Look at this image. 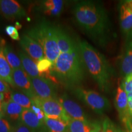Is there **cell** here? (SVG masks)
Wrapping results in <instances>:
<instances>
[{"label":"cell","instance_id":"cell-12","mask_svg":"<svg viewBox=\"0 0 132 132\" xmlns=\"http://www.w3.org/2000/svg\"><path fill=\"white\" fill-rule=\"evenodd\" d=\"M119 18L120 29L125 39L132 37V11L120 1L119 4Z\"/></svg>","mask_w":132,"mask_h":132},{"label":"cell","instance_id":"cell-26","mask_svg":"<svg viewBox=\"0 0 132 132\" xmlns=\"http://www.w3.org/2000/svg\"><path fill=\"white\" fill-rule=\"evenodd\" d=\"M5 32L13 40H20L19 31L15 28V26L13 25L7 26L5 28Z\"/></svg>","mask_w":132,"mask_h":132},{"label":"cell","instance_id":"cell-27","mask_svg":"<svg viewBox=\"0 0 132 132\" xmlns=\"http://www.w3.org/2000/svg\"><path fill=\"white\" fill-rule=\"evenodd\" d=\"M121 85L126 93L132 92V74L123 78Z\"/></svg>","mask_w":132,"mask_h":132},{"label":"cell","instance_id":"cell-31","mask_svg":"<svg viewBox=\"0 0 132 132\" xmlns=\"http://www.w3.org/2000/svg\"><path fill=\"white\" fill-rule=\"evenodd\" d=\"M12 132H32L31 130L26 127L25 125L23 124L22 123H19V125H16L15 127L12 129Z\"/></svg>","mask_w":132,"mask_h":132},{"label":"cell","instance_id":"cell-16","mask_svg":"<svg viewBox=\"0 0 132 132\" xmlns=\"http://www.w3.org/2000/svg\"><path fill=\"white\" fill-rule=\"evenodd\" d=\"M21 122L29 128L32 132H36L42 129L45 124L44 120H41L31 109H24L21 113Z\"/></svg>","mask_w":132,"mask_h":132},{"label":"cell","instance_id":"cell-5","mask_svg":"<svg viewBox=\"0 0 132 132\" xmlns=\"http://www.w3.org/2000/svg\"><path fill=\"white\" fill-rule=\"evenodd\" d=\"M73 94L97 114H102L111 108L108 99L93 90L77 87L74 88Z\"/></svg>","mask_w":132,"mask_h":132},{"label":"cell","instance_id":"cell-35","mask_svg":"<svg viewBox=\"0 0 132 132\" xmlns=\"http://www.w3.org/2000/svg\"><path fill=\"white\" fill-rule=\"evenodd\" d=\"M21 26L19 24V23H15V28L16 29H18L21 28Z\"/></svg>","mask_w":132,"mask_h":132},{"label":"cell","instance_id":"cell-22","mask_svg":"<svg viewBox=\"0 0 132 132\" xmlns=\"http://www.w3.org/2000/svg\"><path fill=\"white\" fill-rule=\"evenodd\" d=\"M44 122L48 132H67L68 124L61 119L45 118Z\"/></svg>","mask_w":132,"mask_h":132},{"label":"cell","instance_id":"cell-8","mask_svg":"<svg viewBox=\"0 0 132 132\" xmlns=\"http://www.w3.org/2000/svg\"><path fill=\"white\" fill-rule=\"evenodd\" d=\"M0 14L9 20L21 19L27 16L22 6L15 0H0Z\"/></svg>","mask_w":132,"mask_h":132},{"label":"cell","instance_id":"cell-4","mask_svg":"<svg viewBox=\"0 0 132 132\" xmlns=\"http://www.w3.org/2000/svg\"><path fill=\"white\" fill-rule=\"evenodd\" d=\"M27 35L42 46L45 57L54 64L61 53L57 46L55 26L42 21L29 29Z\"/></svg>","mask_w":132,"mask_h":132},{"label":"cell","instance_id":"cell-9","mask_svg":"<svg viewBox=\"0 0 132 132\" xmlns=\"http://www.w3.org/2000/svg\"><path fill=\"white\" fill-rule=\"evenodd\" d=\"M12 81L14 86L19 88L31 100L36 97L33 90L31 77L23 69L12 70Z\"/></svg>","mask_w":132,"mask_h":132},{"label":"cell","instance_id":"cell-34","mask_svg":"<svg viewBox=\"0 0 132 132\" xmlns=\"http://www.w3.org/2000/svg\"><path fill=\"white\" fill-rule=\"evenodd\" d=\"M94 132H103V130H102V126L100 127L98 129H97V130H95V131Z\"/></svg>","mask_w":132,"mask_h":132},{"label":"cell","instance_id":"cell-6","mask_svg":"<svg viewBox=\"0 0 132 132\" xmlns=\"http://www.w3.org/2000/svg\"><path fill=\"white\" fill-rule=\"evenodd\" d=\"M32 103L42 109L45 118L49 119H59L69 124L70 119L67 116L61 104L56 98L41 99L36 97L32 100Z\"/></svg>","mask_w":132,"mask_h":132},{"label":"cell","instance_id":"cell-2","mask_svg":"<svg viewBox=\"0 0 132 132\" xmlns=\"http://www.w3.org/2000/svg\"><path fill=\"white\" fill-rule=\"evenodd\" d=\"M82 62L100 89L108 92L111 89L114 70L102 53L85 40L77 41Z\"/></svg>","mask_w":132,"mask_h":132},{"label":"cell","instance_id":"cell-15","mask_svg":"<svg viewBox=\"0 0 132 132\" xmlns=\"http://www.w3.org/2000/svg\"><path fill=\"white\" fill-rule=\"evenodd\" d=\"M57 46L61 53L73 52L78 49L77 42H75L66 32L59 27H56Z\"/></svg>","mask_w":132,"mask_h":132},{"label":"cell","instance_id":"cell-24","mask_svg":"<svg viewBox=\"0 0 132 132\" xmlns=\"http://www.w3.org/2000/svg\"><path fill=\"white\" fill-rule=\"evenodd\" d=\"M3 52H4V56L7 59L8 63L9 64L12 70L23 69L20 57H18L8 46L3 47Z\"/></svg>","mask_w":132,"mask_h":132},{"label":"cell","instance_id":"cell-20","mask_svg":"<svg viewBox=\"0 0 132 132\" xmlns=\"http://www.w3.org/2000/svg\"><path fill=\"white\" fill-rule=\"evenodd\" d=\"M12 69L5 57L3 47L0 48V78L7 82L9 85L14 86L12 81Z\"/></svg>","mask_w":132,"mask_h":132},{"label":"cell","instance_id":"cell-19","mask_svg":"<svg viewBox=\"0 0 132 132\" xmlns=\"http://www.w3.org/2000/svg\"><path fill=\"white\" fill-rule=\"evenodd\" d=\"M19 57L22 64L23 69L31 78L40 77V73L38 71L37 67V62L22 52H19Z\"/></svg>","mask_w":132,"mask_h":132},{"label":"cell","instance_id":"cell-36","mask_svg":"<svg viewBox=\"0 0 132 132\" xmlns=\"http://www.w3.org/2000/svg\"><path fill=\"white\" fill-rule=\"evenodd\" d=\"M119 132H127V131H123V130H121V129H120V130H119Z\"/></svg>","mask_w":132,"mask_h":132},{"label":"cell","instance_id":"cell-13","mask_svg":"<svg viewBox=\"0 0 132 132\" xmlns=\"http://www.w3.org/2000/svg\"><path fill=\"white\" fill-rule=\"evenodd\" d=\"M114 104L119 116L120 120L125 124L130 120L128 113L127 94L123 89L121 84L119 83L116 94Z\"/></svg>","mask_w":132,"mask_h":132},{"label":"cell","instance_id":"cell-32","mask_svg":"<svg viewBox=\"0 0 132 132\" xmlns=\"http://www.w3.org/2000/svg\"><path fill=\"white\" fill-rule=\"evenodd\" d=\"M122 3L128 9L132 11V0H127V1H122Z\"/></svg>","mask_w":132,"mask_h":132},{"label":"cell","instance_id":"cell-10","mask_svg":"<svg viewBox=\"0 0 132 132\" xmlns=\"http://www.w3.org/2000/svg\"><path fill=\"white\" fill-rule=\"evenodd\" d=\"M58 100L61 104L65 114L70 119L80 120L83 121L88 120L80 105L69 98L67 95H62L59 97Z\"/></svg>","mask_w":132,"mask_h":132},{"label":"cell","instance_id":"cell-28","mask_svg":"<svg viewBox=\"0 0 132 132\" xmlns=\"http://www.w3.org/2000/svg\"><path fill=\"white\" fill-rule=\"evenodd\" d=\"M12 129L7 120L0 118V132H12Z\"/></svg>","mask_w":132,"mask_h":132},{"label":"cell","instance_id":"cell-18","mask_svg":"<svg viewBox=\"0 0 132 132\" xmlns=\"http://www.w3.org/2000/svg\"><path fill=\"white\" fill-rule=\"evenodd\" d=\"M64 1L62 0H46L42 2L43 12L48 15L58 16L63 9Z\"/></svg>","mask_w":132,"mask_h":132},{"label":"cell","instance_id":"cell-11","mask_svg":"<svg viewBox=\"0 0 132 132\" xmlns=\"http://www.w3.org/2000/svg\"><path fill=\"white\" fill-rule=\"evenodd\" d=\"M20 44L29 56L35 62H37L45 57L44 51L42 46L27 34L22 36Z\"/></svg>","mask_w":132,"mask_h":132},{"label":"cell","instance_id":"cell-21","mask_svg":"<svg viewBox=\"0 0 132 132\" xmlns=\"http://www.w3.org/2000/svg\"><path fill=\"white\" fill-rule=\"evenodd\" d=\"M24 109L11 99L3 103V114H6L11 120H16L20 119L22 112Z\"/></svg>","mask_w":132,"mask_h":132},{"label":"cell","instance_id":"cell-25","mask_svg":"<svg viewBox=\"0 0 132 132\" xmlns=\"http://www.w3.org/2000/svg\"><path fill=\"white\" fill-rule=\"evenodd\" d=\"M53 64L49 59L44 57L37 62V67L39 73H45L51 70Z\"/></svg>","mask_w":132,"mask_h":132},{"label":"cell","instance_id":"cell-33","mask_svg":"<svg viewBox=\"0 0 132 132\" xmlns=\"http://www.w3.org/2000/svg\"><path fill=\"white\" fill-rule=\"evenodd\" d=\"M3 102H0V118H2L3 115L4 114L3 111Z\"/></svg>","mask_w":132,"mask_h":132},{"label":"cell","instance_id":"cell-17","mask_svg":"<svg viewBox=\"0 0 132 132\" xmlns=\"http://www.w3.org/2000/svg\"><path fill=\"white\" fill-rule=\"evenodd\" d=\"M102 126V123L92 122L89 120L70 119L67 127V132H94Z\"/></svg>","mask_w":132,"mask_h":132},{"label":"cell","instance_id":"cell-1","mask_svg":"<svg viewBox=\"0 0 132 132\" xmlns=\"http://www.w3.org/2000/svg\"><path fill=\"white\" fill-rule=\"evenodd\" d=\"M76 22L97 45L105 47L113 37L111 24L101 3L94 1H80L73 6Z\"/></svg>","mask_w":132,"mask_h":132},{"label":"cell","instance_id":"cell-14","mask_svg":"<svg viewBox=\"0 0 132 132\" xmlns=\"http://www.w3.org/2000/svg\"><path fill=\"white\" fill-rule=\"evenodd\" d=\"M120 73L125 78L132 74V37L125 39V44L120 64Z\"/></svg>","mask_w":132,"mask_h":132},{"label":"cell","instance_id":"cell-30","mask_svg":"<svg viewBox=\"0 0 132 132\" xmlns=\"http://www.w3.org/2000/svg\"><path fill=\"white\" fill-rule=\"evenodd\" d=\"M10 87L9 85L5 81L0 78V92L1 93H9Z\"/></svg>","mask_w":132,"mask_h":132},{"label":"cell","instance_id":"cell-29","mask_svg":"<svg viewBox=\"0 0 132 132\" xmlns=\"http://www.w3.org/2000/svg\"><path fill=\"white\" fill-rule=\"evenodd\" d=\"M127 94L128 113L130 122L132 123V92H128Z\"/></svg>","mask_w":132,"mask_h":132},{"label":"cell","instance_id":"cell-3","mask_svg":"<svg viewBox=\"0 0 132 132\" xmlns=\"http://www.w3.org/2000/svg\"><path fill=\"white\" fill-rule=\"evenodd\" d=\"M85 67L79 49L70 53H60L51 71L56 78L69 88L78 87L85 77Z\"/></svg>","mask_w":132,"mask_h":132},{"label":"cell","instance_id":"cell-7","mask_svg":"<svg viewBox=\"0 0 132 132\" xmlns=\"http://www.w3.org/2000/svg\"><path fill=\"white\" fill-rule=\"evenodd\" d=\"M31 80L36 97L41 99L56 98V87L50 80L41 77L31 78Z\"/></svg>","mask_w":132,"mask_h":132},{"label":"cell","instance_id":"cell-23","mask_svg":"<svg viewBox=\"0 0 132 132\" xmlns=\"http://www.w3.org/2000/svg\"><path fill=\"white\" fill-rule=\"evenodd\" d=\"M10 99L24 109H31L32 105L31 98L24 93L12 92L10 94Z\"/></svg>","mask_w":132,"mask_h":132}]
</instances>
